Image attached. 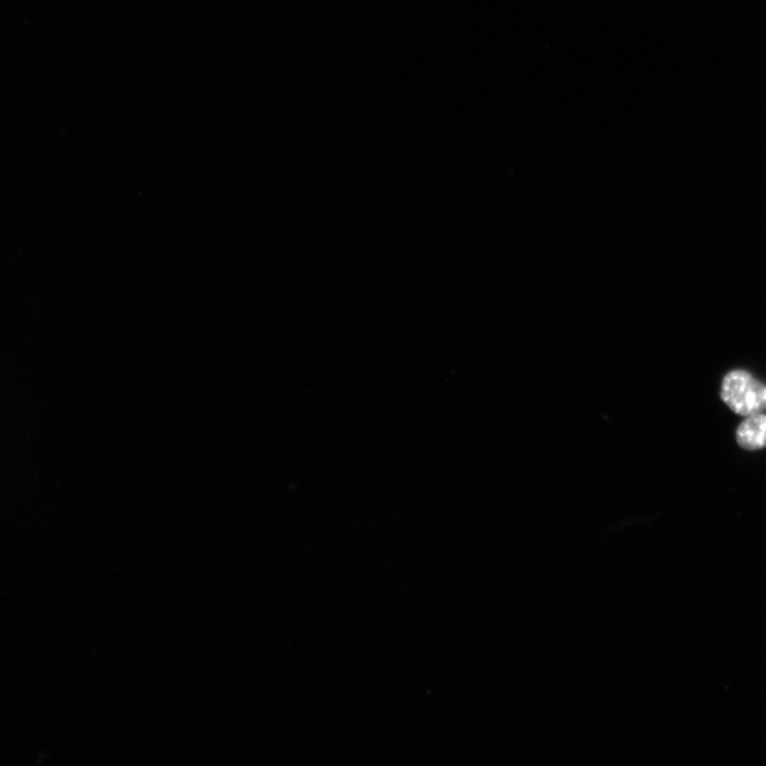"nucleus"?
I'll return each instance as SVG.
<instances>
[{
  "mask_svg": "<svg viewBox=\"0 0 766 766\" xmlns=\"http://www.w3.org/2000/svg\"><path fill=\"white\" fill-rule=\"evenodd\" d=\"M723 401L739 415L758 414L766 409V386L744 371L729 373L722 385Z\"/></svg>",
  "mask_w": 766,
  "mask_h": 766,
  "instance_id": "1",
  "label": "nucleus"
},
{
  "mask_svg": "<svg viewBox=\"0 0 766 766\" xmlns=\"http://www.w3.org/2000/svg\"><path fill=\"white\" fill-rule=\"evenodd\" d=\"M737 440L746 451H757L766 446V415H749L739 427Z\"/></svg>",
  "mask_w": 766,
  "mask_h": 766,
  "instance_id": "2",
  "label": "nucleus"
}]
</instances>
